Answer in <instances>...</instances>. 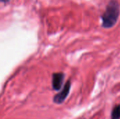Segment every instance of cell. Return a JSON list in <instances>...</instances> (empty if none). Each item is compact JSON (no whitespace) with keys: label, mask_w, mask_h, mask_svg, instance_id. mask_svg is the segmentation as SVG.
<instances>
[{"label":"cell","mask_w":120,"mask_h":119,"mask_svg":"<svg viewBox=\"0 0 120 119\" xmlns=\"http://www.w3.org/2000/svg\"><path fill=\"white\" fill-rule=\"evenodd\" d=\"M120 119V105L115 106L112 111L111 119Z\"/></svg>","instance_id":"obj_4"},{"label":"cell","mask_w":120,"mask_h":119,"mask_svg":"<svg viewBox=\"0 0 120 119\" xmlns=\"http://www.w3.org/2000/svg\"><path fill=\"white\" fill-rule=\"evenodd\" d=\"M0 1H4V2H6V1H8V0H0Z\"/></svg>","instance_id":"obj_5"},{"label":"cell","mask_w":120,"mask_h":119,"mask_svg":"<svg viewBox=\"0 0 120 119\" xmlns=\"http://www.w3.org/2000/svg\"><path fill=\"white\" fill-rule=\"evenodd\" d=\"M65 74L62 72L54 73L52 75V87L55 90H60L63 87Z\"/></svg>","instance_id":"obj_3"},{"label":"cell","mask_w":120,"mask_h":119,"mask_svg":"<svg viewBox=\"0 0 120 119\" xmlns=\"http://www.w3.org/2000/svg\"><path fill=\"white\" fill-rule=\"evenodd\" d=\"M120 5L116 0H111L102 15V26L105 28L112 27L120 16Z\"/></svg>","instance_id":"obj_1"},{"label":"cell","mask_w":120,"mask_h":119,"mask_svg":"<svg viewBox=\"0 0 120 119\" xmlns=\"http://www.w3.org/2000/svg\"><path fill=\"white\" fill-rule=\"evenodd\" d=\"M70 88H71V81H68L65 83L62 90L54 96V97H53L54 103L58 104V105L62 104L68 97V96L70 93Z\"/></svg>","instance_id":"obj_2"}]
</instances>
